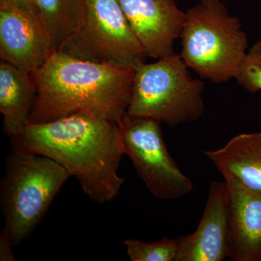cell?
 <instances>
[{
  "mask_svg": "<svg viewBox=\"0 0 261 261\" xmlns=\"http://www.w3.org/2000/svg\"><path fill=\"white\" fill-rule=\"evenodd\" d=\"M123 243L132 261H176L177 258V238L165 237L151 243L127 239Z\"/></svg>",
  "mask_w": 261,
  "mask_h": 261,
  "instance_id": "15",
  "label": "cell"
},
{
  "mask_svg": "<svg viewBox=\"0 0 261 261\" xmlns=\"http://www.w3.org/2000/svg\"><path fill=\"white\" fill-rule=\"evenodd\" d=\"M0 3H5L29 13L39 14L35 0H0Z\"/></svg>",
  "mask_w": 261,
  "mask_h": 261,
  "instance_id": "18",
  "label": "cell"
},
{
  "mask_svg": "<svg viewBox=\"0 0 261 261\" xmlns=\"http://www.w3.org/2000/svg\"><path fill=\"white\" fill-rule=\"evenodd\" d=\"M136 37L148 58L159 59L174 53L186 12L175 0H118Z\"/></svg>",
  "mask_w": 261,
  "mask_h": 261,
  "instance_id": "9",
  "label": "cell"
},
{
  "mask_svg": "<svg viewBox=\"0 0 261 261\" xmlns=\"http://www.w3.org/2000/svg\"><path fill=\"white\" fill-rule=\"evenodd\" d=\"M161 122L126 115L122 122L125 154L148 191L161 200H176L193 190L165 144Z\"/></svg>",
  "mask_w": 261,
  "mask_h": 261,
  "instance_id": "7",
  "label": "cell"
},
{
  "mask_svg": "<svg viewBox=\"0 0 261 261\" xmlns=\"http://www.w3.org/2000/svg\"><path fill=\"white\" fill-rule=\"evenodd\" d=\"M37 89L31 73L0 63V113L3 130L10 139L21 136L30 122Z\"/></svg>",
  "mask_w": 261,
  "mask_h": 261,
  "instance_id": "13",
  "label": "cell"
},
{
  "mask_svg": "<svg viewBox=\"0 0 261 261\" xmlns=\"http://www.w3.org/2000/svg\"><path fill=\"white\" fill-rule=\"evenodd\" d=\"M135 68L127 114L170 126L192 123L205 111L203 82L192 75L180 55L172 53Z\"/></svg>",
  "mask_w": 261,
  "mask_h": 261,
  "instance_id": "5",
  "label": "cell"
},
{
  "mask_svg": "<svg viewBox=\"0 0 261 261\" xmlns=\"http://www.w3.org/2000/svg\"><path fill=\"white\" fill-rule=\"evenodd\" d=\"M31 75L37 96L30 123L82 114L122 124L132 97L135 70L82 61L56 51Z\"/></svg>",
  "mask_w": 261,
  "mask_h": 261,
  "instance_id": "2",
  "label": "cell"
},
{
  "mask_svg": "<svg viewBox=\"0 0 261 261\" xmlns=\"http://www.w3.org/2000/svg\"><path fill=\"white\" fill-rule=\"evenodd\" d=\"M11 145L54 160L76 178L89 199L114 200L124 184L118 173L125 154L121 124L86 115L29 123Z\"/></svg>",
  "mask_w": 261,
  "mask_h": 261,
  "instance_id": "1",
  "label": "cell"
},
{
  "mask_svg": "<svg viewBox=\"0 0 261 261\" xmlns=\"http://www.w3.org/2000/svg\"><path fill=\"white\" fill-rule=\"evenodd\" d=\"M180 39L184 62L214 84L235 80L249 49L243 24L221 0H202L189 8Z\"/></svg>",
  "mask_w": 261,
  "mask_h": 261,
  "instance_id": "4",
  "label": "cell"
},
{
  "mask_svg": "<svg viewBox=\"0 0 261 261\" xmlns=\"http://www.w3.org/2000/svg\"><path fill=\"white\" fill-rule=\"evenodd\" d=\"M197 1L200 2V1H202V0H197Z\"/></svg>",
  "mask_w": 261,
  "mask_h": 261,
  "instance_id": "19",
  "label": "cell"
},
{
  "mask_svg": "<svg viewBox=\"0 0 261 261\" xmlns=\"http://www.w3.org/2000/svg\"><path fill=\"white\" fill-rule=\"evenodd\" d=\"M5 167L0 184L2 231L17 247L37 228L71 176L54 160L14 145Z\"/></svg>",
  "mask_w": 261,
  "mask_h": 261,
  "instance_id": "3",
  "label": "cell"
},
{
  "mask_svg": "<svg viewBox=\"0 0 261 261\" xmlns=\"http://www.w3.org/2000/svg\"><path fill=\"white\" fill-rule=\"evenodd\" d=\"M229 192L224 181H213L197 229L178 237L176 261H222L228 257Z\"/></svg>",
  "mask_w": 261,
  "mask_h": 261,
  "instance_id": "10",
  "label": "cell"
},
{
  "mask_svg": "<svg viewBox=\"0 0 261 261\" xmlns=\"http://www.w3.org/2000/svg\"><path fill=\"white\" fill-rule=\"evenodd\" d=\"M58 51L123 69L135 70L148 58L118 0H85L80 28Z\"/></svg>",
  "mask_w": 261,
  "mask_h": 261,
  "instance_id": "6",
  "label": "cell"
},
{
  "mask_svg": "<svg viewBox=\"0 0 261 261\" xmlns=\"http://www.w3.org/2000/svg\"><path fill=\"white\" fill-rule=\"evenodd\" d=\"M13 244L9 238L2 231L0 234V260L14 261L15 257L13 252Z\"/></svg>",
  "mask_w": 261,
  "mask_h": 261,
  "instance_id": "17",
  "label": "cell"
},
{
  "mask_svg": "<svg viewBox=\"0 0 261 261\" xmlns=\"http://www.w3.org/2000/svg\"><path fill=\"white\" fill-rule=\"evenodd\" d=\"M56 53L39 14L0 3V58L33 73Z\"/></svg>",
  "mask_w": 261,
  "mask_h": 261,
  "instance_id": "8",
  "label": "cell"
},
{
  "mask_svg": "<svg viewBox=\"0 0 261 261\" xmlns=\"http://www.w3.org/2000/svg\"><path fill=\"white\" fill-rule=\"evenodd\" d=\"M229 192L228 257L261 261V195L232 178L224 179Z\"/></svg>",
  "mask_w": 261,
  "mask_h": 261,
  "instance_id": "11",
  "label": "cell"
},
{
  "mask_svg": "<svg viewBox=\"0 0 261 261\" xmlns=\"http://www.w3.org/2000/svg\"><path fill=\"white\" fill-rule=\"evenodd\" d=\"M235 80L245 90L251 93L261 91V40L249 48Z\"/></svg>",
  "mask_w": 261,
  "mask_h": 261,
  "instance_id": "16",
  "label": "cell"
},
{
  "mask_svg": "<svg viewBox=\"0 0 261 261\" xmlns=\"http://www.w3.org/2000/svg\"><path fill=\"white\" fill-rule=\"evenodd\" d=\"M204 154L222 175L261 195V132L240 134Z\"/></svg>",
  "mask_w": 261,
  "mask_h": 261,
  "instance_id": "12",
  "label": "cell"
},
{
  "mask_svg": "<svg viewBox=\"0 0 261 261\" xmlns=\"http://www.w3.org/2000/svg\"><path fill=\"white\" fill-rule=\"evenodd\" d=\"M35 3L39 17L58 51L80 28L85 0H35Z\"/></svg>",
  "mask_w": 261,
  "mask_h": 261,
  "instance_id": "14",
  "label": "cell"
}]
</instances>
